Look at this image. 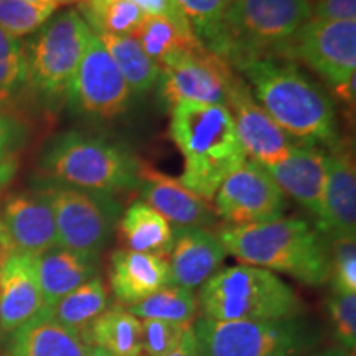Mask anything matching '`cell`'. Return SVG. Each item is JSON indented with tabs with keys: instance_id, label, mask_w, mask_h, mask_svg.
Instances as JSON below:
<instances>
[{
	"instance_id": "6",
	"label": "cell",
	"mask_w": 356,
	"mask_h": 356,
	"mask_svg": "<svg viewBox=\"0 0 356 356\" xmlns=\"http://www.w3.org/2000/svg\"><path fill=\"white\" fill-rule=\"evenodd\" d=\"M310 17L309 0H233L225 19L221 58L238 66L279 56Z\"/></svg>"
},
{
	"instance_id": "19",
	"label": "cell",
	"mask_w": 356,
	"mask_h": 356,
	"mask_svg": "<svg viewBox=\"0 0 356 356\" xmlns=\"http://www.w3.org/2000/svg\"><path fill=\"white\" fill-rule=\"evenodd\" d=\"M168 256L172 286L195 292L220 270L228 252L218 234L210 229L181 228L173 231V246Z\"/></svg>"
},
{
	"instance_id": "3",
	"label": "cell",
	"mask_w": 356,
	"mask_h": 356,
	"mask_svg": "<svg viewBox=\"0 0 356 356\" xmlns=\"http://www.w3.org/2000/svg\"><path fill=\"white\" fill-rule=\"evenodd\" d=\"M218 238L226 252L243 264L292 275L307 286L330 280L328 248L310 225L297 218L246 226H226Z\"/></svg>"
},
{
	"instance_id": "11",
	"label": "cell",
	"mask_w": 356,
	"mask_h": 356,
	"mask_svg": "<svg viewBox=\"0 0 356 356\" xmlns=\"http://www.w3.org/2000/svg\"><path fill=\"white\" fill-rule=\"evenodd\" d=\"M215 213L228 226L274 221L286 210V195L261 163L246 159L222 180L215 195Z\"/></svg>"
},
{
	"instance_id": "4",
	"label": "cell",
	"mask_w": 356,
	"mask_h": 356,
	"mask_svg": "<svg viewBox=\"0 0 356 356\" xmlns=\"http://www.w3.org/2000/svg\"><path fill=\"white\" fill-rule=\"evenodd\" d=\"M202 317L222 322H279L299 318L304 305L291 286L270 270L225 267L200 287Z\"/></svg>"
},
{
	"instance_id": "2",
	"label": "cell",
	"mask_w": 356,
	"mask_h": 356,
	"mask_svg": "<svg viewBox=\"0 0 356 356\" xmlns=\"http://www.w3.org/2000/svg\"><path fill=\"white\" fill-rule=\"evenodd\" d=\"M170 137L184 155V173L178 180L208 202L215 198L222 180L248 159L226 106H173Z\"/></svg>"
},
{
	"instance_id": "43",
	"label": "cell",
	"mask_w": 356,
	"mask_h": 356,
	"mask_svg": "<svg viewBox=\"0 0 356 356\" xmlns=\"http://www.w3.org/2000/svg\"><path fill=\"white\" fill-rule=\"evenodd\" d=\"M88 356H109L108 353H106L104 350H101V348H97V346H91V350H89V353H88Z\"/></svg>"
},
{
	"instance_id": "25",
	"label": "cell",
	"mask_w": 356,
	"mask_h": 356,
	"mask_svg": "<svg viewBox=\"0 0 356 356\" xmlns=\"http://www.w3.org/2000/svg\"><path fill=\"white\" fill-rule=\"evenodd\" d=\"M84 338L109 356H142V323L121 304L102 312L89 325Z\"/></svg>"
},
{
	"instance_id": "29",
	"label": "cell",
	"mask_w": 356,
	"mask_h": 356,
	"mask_svg": "<svg viewBox=\"0 0 356 356\" xmlns=\"http://www.w3.org/2000/svg\"><path fill=\"white\" fill-rule=\"evenodd\" d=\"M79 15L92 33L113 37L136 35L145 19V13L132 0H81Z\"/></svg>"
},
{
	"instance_id": "14",
	"label": "cell",
	"mask_w": 356,
	"mask_h": 356,
	"mask_svg": "<svg viewBox=\"0 0 356 356\" xmlns=\"http://www.w3.org/2000/svg\"><path fill=\"white\" fill-rule=\"evenodd\" d=\"M239 140L248 159L261 165H270L291 152L296 144L261 108L251 88L234 74L229 86L228 104Z\"/></svg>"
},
{
	"instance_id": "28",
	"label": "cell",
	"mask_w": 356,
	"mask_h": 356,
	"mask_svg": "<svg viewBox=\"0 0 356 356\" xmlns=\"http://www.w3.org/2000/svg\"><path fill=\"white\" fill-rule=\"evenodd\" d=\"M108 307V287L101 275L97 274L88 282H84L83 286L70 292L50 310L58 322L84 337L89 325L95 322Z\"/></svg>"
},
{
	"instance_id": "20",
	"label": "cell",
	"mask_w": 356,
	"mask_h": 356,
	"mask_svg": "<svg viewBox=\"0 0 356 356\" xmlns=\"http://www.w3.org/2000/svg\"><path fill=\"white\" fill-rule=\"evenodd\" d=\"M327 184H325L322 216L318 228L328 238L356 236V172L348 152L327 155Z\"/></svg>"
},
{
	"instance_id": "38",
	"label": "cell",
	"mask_w": 356,
	"mask_h": 356,
	"mask_svg": "<svg viewBox=\"0 0 356 356\" xmlns=\"http://www.w3.org/2000/svg\"><path fill=\"white\" fill-rule=\"evenodd\" d=\"M22 127L15 122L10 115L0 111V160L7 159L12 150L20 144Z\"/></svg>"
},
{
	"instance_id": "31",
	"label": "cell",
	"mask_w": 356,
	"mask_h": 356,
	"mask_svg": "<svg viewBox=\"0 0 356 356\" xmlns=\"http://www.w3.org/2000/svg\"><path fill=\"white\" fill-rule=\"evenodd\" d=\"M195 37L215 55H222L225 19L233 0H175Z\"/></svg>"
},
{
	"instance_id": "16",
	"label": "cell",
	"mask_w": 356,
	"mask_h": 356,
	"mask_svg": "<svg viewBox=\"0 0 356 356\" xmlns=\"http://www.w3.org/2000/svg\"><path fill=\"white\" fill-rule=\"evenodd\" d=\"M0 222L15 251L37 256L58 246L53 211L38 191L7 195L0 210Z\"/></svg>"
},
{
	"instance_id": "1",
	"label": "cell",
	"mask_w": 356,
	"mask_h": 356,
	"mask_svg": "<svg viewBox=\"0 0 356 356\" xmlns=\"http://www.w3.org/2000/svg\"><path fill=\"white\" fill-rule=\"evenodd\" d=\"M252 86V96L270 119L302 144H335L333 102L292 61L262 56L236 66Z\"/></svg>"
},
{
	"instance_id": "13",
	"label": "cell",
	"mask_w": 356,
	"mask_h": 356,
	"mask_svg": "<svg viewBox=\"0 0 356 356\" xmlns=\"http://www.w3.org/2000/svg\"><path fill=\"white\" fill-rule=\"evenodd\" d=\"M233 76L228 61L202 47L160 70L159 91L170 108L184 102L226 106Z\"/></svg>"
},
{
	"instance_id": "9",
	"label": "cell",
	"mask_w": 356,
	"mask_h": 356,
	"mask_svg": "<svg viewBox=\"0 0 356 356\" xmlns=\"http://www.w3.org/2000/svg\"><path fill=\"white\" fill-rule=\"evenodd\" d=\"M38 193L53 211L58 246L89 254H99L108 246L121 218V208L111 195L50 180Z\"/></svg>"
},
{
	"instance_id": "17",
	"label": "cell",
	"mask_w": 356,
	"mask_h": 356,
	"mask_svg": "<svg viewBox=\"0 0 356 356\" xmlns=\"http://www.w3.org/2000/svg\"><path fill=\"white\" fill-rule=\"evenodd\" d=\"M43 307L37 256L12 251L0 261V328L13 333Z\"/></svg>"
},
{
	"instance_id": "39",
	"label": "cell",
	"mask_w": 356,
	"mask_h": 356,
	"mask_svg": "<svg viewBox=\"0 0 356 356\" xmlns=\"http://www.w3.org/2000/svg\"><path fill=\"white\" fill-rule=\"evenodd\" d=\"M163 356H198L197 340H195V335H193V327L190 328V332L184 337V340L180 341V345H178L177 348H173L170 353Z\"/></svg>"
},
{
	"instance_id": "21",
	"label": "cell",
	"mask_w": 356,
	"mask_h": 356,
	"mask_svg": "<svg viewBox=\"0 0 356 356\" xmlns=\"http://www.w3.org/2000/svg\"><path fill=\"white\" fill-rule=\"evenodd\" d=\"M109 284L119 304L132 307L170 286V267L165 257L118 249L111 254Z\"/></svg>"
},
{
	"instance_id": "32",
	"label": "cell",
	"mask_w": 356,
	"mask_h": 356,
	"mask_svg": "<svg viewBox=\"0 0 356 356\" xmlns=\"http://www.w3.org/2000/svg\"><path fill=\"white\" fill-rule=\"evenodd\" d=\"M26 86V55L22 42L0 29V104H7Z\"/></svg>"
},
{
	"instance_id": "15",
	"label": "cell",
	"mask_w": 356,
	"mask_h": 356,
	"mask_svg": "<svg viewBox=\"0 0 356 356\" xmlns=\"http://www.w3.org/2000/svg\"><path fill=\"white\" fill-rule=\"evenodd\" d=\"M142 202L159 211L177 229L181 228H207L215 221V210L208 200L181 185L157 168L140 162L137 167V186Z\"/></svg>"
},
{
	"instance_id": "22",
	"label": "cell",
	"mask_w": 356,
	"mask_h": 356,
	"mask_svg": "<svg viewBox=\"0 0 356 356\" xmlns=\"http://www.w3.org/2000/svg\"><path fill=\"white\" fill-rule=\"evenodd\" d=\"M37 273L43 305L55 307L63 297L99 273V254L55 246L37 254Z\"/></svg>"
},
{
	"instance_id": "7",
	"label": "cell",
	"mask_w": 356,
	"mask_h": 356,
	"mask_svg": "<svg viewBox=\"0 0 356 356\" xmlns=\"http://www.w3.org/2000/svg\"><path fill=\"white\" fill-rule=\"evenodd\" d=\"M78 10H65L38 30L26 55V86L48 104L65 101L91 38Z\"/></svg>"
},
{
	"instance_id": "41",
	"label": "cell",
	"mask_w": 356,
	"mask_h": 356,
	"mask_svg": "<svg viewBox=\"0 0 356 356\" xmlns=\"http://www.w3.org/2000/svg\"><path fill=\"white\" fill-rule=\"evenodd\" d=\"M12 251H15V249H13L12 244L8 243V239H7V236H6V231H3L2 222H0V261H2L7 254H10Z\"/></svg>"
},
{
	"instance_id": "10",
	"label": "cell",
	"mask_w": 356,
	"mask_h": 356,
	"mask_svg": "<svg viewBox=\"0 0 356 356\" xmlns=\"http://www.w3.org/2000/svg\"><path fill=\"white\" fill-rule=\"evenodd\" d=\"M131 89L96 33H91L66 101L86 118L111 121L126 113Z\"/></svg>"
},
{
	"instance_id": "8",
	"label": "cell",
	"mask_w": 356,
	"mask_h": 356,
	"mask_svg": "<svg viewBox=\"0 0 356 356\" xmlns=\"http://www.w3.org/2000/svg\"><path fill=\"white\" fill-rule=\"evenodd\" d=\"M198 356H297L317 343L315 330L299 318L279 322H193Z\"/></svg>"
},
{
	"instance_id": "36",
	"label": "cell",
	"mask_w": 356,
	"mask_h": 356,
	"mask_svg": "<svg viewBox=\"0 0 356 356\" xmlns=\"http://www.w3.org/2000/svg\"><path fill=\"white\" fill-rule=\"evenodd\" d=\"M328 317L340 348L351 353L356 346V293L333 291L328 297Z\"/></svg>"
},
{
	"instance_id": "34",
	"label": "cell",
	"mask_w": 356,
	"mask_h": 356,
	"mask_svg": "<svg viewBox=\"0 0 356 356\" xmlns=\"http://www.w3.org/2000/svg\"><path fill=\"white\" fill-rule=\"evenodd\" d=\"M328 257L333 291L356 293V236L333 238Z\"/></svg>"
},
{
	"instance_id": "42",
	"label": "cell",
	"mask_w": 356,
	"mask_h": 356,
	"mask_svg": "<svg viewBox=\"0 0 356 356\" xmlns=\"http://www.w3.org/2000/svg\"><path fill=\"white\" fill-rule=\"evenodd\" d=\"M307 356H353L348 351H345L340 346H333V348H327L322 351H315V353H309Z\"/></svg>"
},
{
	"instance_id": "45",
	"label": "cell",
	"mask_w": 356,
	"mask_h": 356,
	"mask_svg": "<svg viewBox=\"0 0 356 356\" xmlns=\"http://www.w3.org/2000/svg\"><path fill=\"white\" fill-rule=\"evenodd\" d=\"M309 2H310V3H315V2H318V0H309Z\"/></svg>"
},
{
	"instance_id": "30",
	"label": "cell",
	"mask_w": 356,
	"mask_h": 356,
	"mask_svg": "<svg viewBox=\"0 0 356 356\" xmlns=\"http://www.w3.org/2000/svg\"><path fill=\"white\" fill-rule=\"evenodd\" d=\"M127 309L139 320L152 318L173 323H193L198 314V299L193 291L170 284Z\"/></svg>"
},
{
	"instance_id": "5",
	"label": "cell",
	"mask_w": 356,
	"mask_h": 356,
	"mask_svg": "<svg viewBox=\"0 0 356 356\" xmlns=\"http://www.w3.org/2000/svg\"><path fill=\"white\" fill-rule=\"evenodd\" d=\"M40 167L55 184L111 195L136 188L139 160L108 139L71 131L48 142Z\"/></svg>"
},
{
	"instance_id": "27",
	"label": "cell",
	"mask_w": 356,
	"mask_h": 356,
	"mask_svg": "<svg viewBox=\"0 0 356 356\" xmlns=\"http://www.w3.org/2000/svg\"><path fill=\"white\" fill-rule=\"evenodd\" d=\"M102 44L113 58L124 81L127 83L131 95L144 96L159 83L160 68L150 60L139 43V40L132 35L113 37V35H97Z\"/></svg>"
},
{
	"instance_id": "18",
	"label": "cell",
	"mask_w": 356,
	"mask_h": 356,
	"mask_svg": "<svg viewBox=\"0 0 356 356\" xmlns=\"http://www.w3.org/2000/svg\"><path fill=\"white\" fill-rule=\"evenodd\" d=\"M327 165L328 157L322 150L312 144H297L286 157L262 167L270 173L284 195H291L318 221L322 216Z\"/></svg>"
},
{
	"instance_id": "40",
	"label": "cell",
	"mask_w": 356,
	"mask_h": 356,
	"mask_svg": "<svg viewBox=\"0 0 356 356\" xmlns=\"http://www.w3.org/2000/svg\"><path fill=\"white\" fill-rule=\"evenodd\" d=\"M333 95L337 96V99H340L345 104H355V96H356V76L350 78L346 83L338 84V86H332Z\"/></svg>"
},
{
	"instance_id": "33",
	"label": "cell",
	"mask_w": 356,
	"mask_h": 356,
	"mask_svg": "<svg viewBox=\"0 0 356 356\" xmlns=\"http://www.w3.org/2000/svg\"><path fill=\"white\" fill-rule=\"evenodd\" d=\"M55 10V6H40L25 0H0V29L20 38L38 32Z\"/></svg>"
},
{
	"instance_id": "24",
	"label": "cell",
	"mask_w": 356,
	"mask_h": 356,
	"mask_svg": "<svg viewBox=\"0 0 356 356\" xmlns=\"http://www.w3.org/2000/svg\"><path fill=\"white\" fill-rule=\"evenodd\" d=\"M124 249L165 257L173 246V229L165 218L145 202H134L118 221Z\"/></svg>"
},
{
	"instance_id": "23",
	"label": "cell",
	"mask_w": 356,
	"mask_h": 356,
	"mask_svg": "<svg viewBox=\"0 0 356 356\" xmlns=\"http://www.w3.org/2000/svg\"><path fill=\"white\" fill-rule=\"evenodd\" d=\"M91 345L81 333L65 327L43 307L13 332L10 356H88Z\"/></svg>"
},
{
	"instance_id": "26",
	"label": "cell",
	"mask_w": 356,
	"mask_h": 356,
	"mask_svg": "<svg viewBox=\"0 0 356 356\" xmlns=\"http://www.w3.org/2000/svg\"><path fill=\"white\" fill-rule=\"evenodd\" d=\"M132 37L139 40L144 51L160 70L165 68L177 58L204 47L195 37L193 30L181 29L163 17L145 15L144 24Z\"/></svg>"
},
{
	"instance_id": "12",
	"label": "cell",
	"mask_w": 356,
	"mask_h": 356,
	"mask_svg": "<svg viewBox=\"0 0 356 356\" xmlns=\"http://www.w3.org/2000/svg\"><path fill=\"white\" fill-rule=\"evenodd\" d=\"M304 61L332 86L356 76V22L310 19L293 35L279 58Z\"/></svg>"
},
{
	"instance_id": "35",
	"label": "cell",
	"mask_w": 356,
	"mask_h": 356,
	"mask_svg": "<svg viewBox=\"0 0 356 356\" xmlns=\"http://www.w3.org/2000/svg\"><path fill=\"white\" fill-rule=\"evenodd\" d=\"M142 356H163L180 345L193 323H173L163 320H140Z\"/></svg>"
},
{
	"instance_id": "44",
	"label": "cell",
	"mask_w": 356,
	"mask_h": 356,
	"mask_svg": "<svg viewBox=\"0 0 356 356\" xmlns=\"http://www.w3.org/2000/svg\"><path fill=\"white\" fill-rule=\"evenodd\" d=\"M25 2L40 3V6H55V7H58L56 3H55V0H25Z\"/></svg>"
},
{
	"instance_id": "46",
	"label": "cell",
	"mask_w": 356,
	"mask_h": 356,
	"mask_svg": "<svg viewBox=\"0 0 356 356\" xmlns=\"http://www.w3.org/2000/svg\"><path fill=\"white\" fill-rule=\"evenodd\" d=\"M8 356H10V355H8Z\"/></svg>"
},
{
	"instance_id": "37",
	"label": "cell",
	"mask_w": 356,
	"mask_h": 356,
	"mask_svg": "<svg viewBox=\"0 0 356 356\" xmlns=\"http://www.w3.org/2000/svg\"><path fill=\"white\" fill-rule=\"evenodd\" d=\"M322 22H356V0H318L312 3V17Z\"/></svg>"
}]
</instances>
